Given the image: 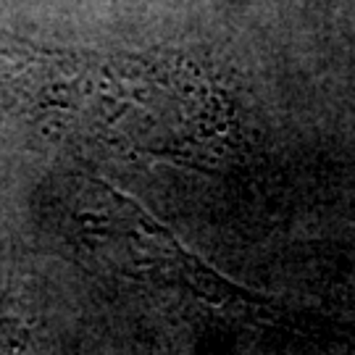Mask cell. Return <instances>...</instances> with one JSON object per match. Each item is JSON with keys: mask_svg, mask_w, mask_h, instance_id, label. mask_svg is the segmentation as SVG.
<instances>
[{"mask_svg": "<svg viewBox=\"0 0 355 355\" xmlns=\"http://www.w3.org/2000/svg\"><path fill=\"white\" fill-rule=\"evenodd\" d=\"M53 103L101 142L142 155L203 158L224 145V105L182 61L124 55L61 69Z\"/></svg>", "mask_w": 355, "mask_h": 355, "instance_id": "1", "label": "cell"}]
</instances>
